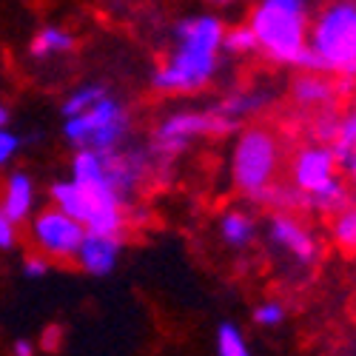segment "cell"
Wrapping results in <instances>:
<instances>
[{
	"label": "cell",
	"instance_id": "obj_9",
	"mask_svg": "<svg viewBox=\"0 0 356 356\" xmlns=\"http://www.w3.org/2000/svg\"><path fill=\"white\" fill-rule=\"evenodd\" d=\"M268 236L274 245H280L285 254H291L293 262H300V265H316L322 257V245L314 236V231L302 220H296L293 214H271Z\"/></svg>",
	"mask_w": 356,
	"mask_h": 356
},
{
	"label": "cell",
	"instance_id": "obj_19",
	"mask_svg": "<svg viewBox=\"0 0 356 356\" xmlns=\"http://www.w3.org/2000/svg\"><path fill=\"white\" fill-rule=\"evenodd\" d=\"M331 152H334V157H337L339 165H348L350 157L356 154V106L342 114L339 134H337V140L331 143Z\"/></svg>",
	"mask_w": 356,
	"mask_h": 356
},
{
	"label": "cell",
	"instance_id": "obj_14",
	"mask_svg": "<svg viewBox=\"0 0 356 356\" xmlns=\"http://www.w3.org/2000/svg\"><path fill=\"white\" fill-rule=\"evenodd\" d=\"M350 188L345 180H339V177H334V180L328 186H322L319 191H314L308 197V205H311V211H319V214H339L345 205H350Z\"/></svg>",
	"mask_w": 356,
	"mask_h": 356
},
{
	"label": "cell",
	"instance_id": "obj_4",
	"mask_svg": "<svg viewBox=\"0 0 356 356\" xmlns=\"http://www.w3.org/2000/svg\"><path fill=\"white\" fill-rule=\"evenodd\" d=\"M282 168V145L277 134L265 126H251L236 137L234 157H231V177L234 186L245 197L257 200L265 188H271Z\"/></svg>",
	"mask_w": 356,
	"mask_h": 356
},
{
	"label": "cell",
	"instance_id": "obj_32",
	"mask_svg": "<svg viewBox=\"0 0 356 356\" xmlns=\"http://www.w3.org/2000/svg\"><path fill=\"white\" fill-rule=\"evenodd\" d=\"M6 123H9V111L0 106V129H6Z\"/></svg>",
	"mask_w": 356,
	"mask_h": 356
},
{
	"label": "cell",
	"instance_id": "obj_27",
	"mask_svg": "<svg viewBox=\"0 0 356 356\" xmlns=\"http://www.w3.org/2000/svg\"><path fill=\"white\" fill-rule=\"evenodd\" d=\"M15 245V222L6 217L3 211V205H0V248H12Z\"/></svg>",
	"mask_w": 356,
	"mask_h": 356
},
{
	"label": "cell",
	"instance_id": "obj_1",
	"mask_svg": "<svg viewBox=\"0 0 356 356\" xmlns=\"http://www.w3.org/2000/svg\"><path fill=\"white\" fill-rule=\"evenodd\" d=\"M180 46L171 60L154 74V86L163 92H197L217 72V51L222 49L225 26L217 17H191L177 26Z\"/></svg>",
	"mask_w": 356,
	"mask_h": 356
},
{
	"label": "cell",
	"instance_id": "obj_31",
	"mask_svg": "<svg viewBox=\"0 0 356 356\" xmlns=\"http://www.w3.org/2000/svg\"><path fill=\"white\" fill-rule=\"evenodd\" d=\"M345 168H348V174H350V183H353V186H356V154H353V157H350V163H348V165H345Z\"/></svg>",
	"mask_w": 356,
	"mask_h": 356
},
{
	"label": "cell",
	"instance_id": "obj_29",
	"mask_svg": "<svg viewBox=\"0 0 356 356\" xmlns=\"http://www.w3.org/2000/svg\"><path fill=\"white\" fill-rule=\"evenodd\" d=\"M46 271H49V262L40 259V257H32V259L26 262V274H29V277H43Z\"/></svg>",
	"mask_w": 356,
	"mask_h": 356
},
{
	"label": "cell",
	"instance_id": "obj_12",
	"mask_svg": "<svg viewBox=\"0 0 356 356\" xmlns=\"http://www.w3.org/2000/svg\"><path fill=\"white\" fill-rule=\"evenodd\" d=\"M3 211L6 217L17 225L26 222L29 214H32V205H35V186L26 174H12L6 180V191H3Z\"/></svg>",
	"mask_w": 356,
	"mask_h": 356
},
{
	"label": "cell",
	"instance_id": "obj_20",
	"mask_svg": "<svg viewBox=\"0 0 356 356\" xmlns=\"http://www.w3.org/2000/svg\"><path fill=\"white\" fill-rule=\"evenodd\" d=\"M339 120H342V111L337 106L311 111V137L319 145H331L339 134Z\"/></svg>",
	"mask_w": 356,
	"mask_h": 356
},
{
	"label": "cell",
	"instance_id": "obj_24",
	"mask_svg": "<svg viewBox=\"0 0 356 356\" xmlns=\"http://www.w3.org/2000/svg\"><path fill=\"white\" fill-rule=\"evenodd\" d=\"M222 49L231 51V54H240V57H243V54H254V51H257V38H254V32H251V26L243 23V26L228 29L225 38H222Z\"/></svg>",
	"mask_w": 356,
	"mask_h": 356
},
{
	"label": "cell",
	"instance_id": "obj_16",
	"mask_svg": "<svg viewBox=\"0 0 356 356\" xmlns=\"http://www.w3.org/2000/svg\"><path fill=\"white\" fill-rule=\"evenodd\" d=\"M328 231H331V243H334L342 254L356 257V202L345 205L339 214L331 217Z\"/></svg>",
	"mask_w": 356,
	"mask_h": 356
},
{
	"label": "cell",
	"instance_id": "obj_11",
	"mask_svg": "<svg viewBox=\"0 0 356 356\" xmlns=\"http://www.w3.org/2000/svg\"><path fill=\"white\" fill-rule=\"evenodd\" d=\"M337 97H339L337 80L325 77V74H305L302 72L291 83V100L300 108H308V111L337 106Z\"/></svg>",
	"mask_w": 356,
	"mask_h": 356
},
{
	"label": "cell",
	"instance_id": "obj_33",
	"mask_svg": "<svg viewBox=\"0 0 356 356\" xmlns=\"http://www.w3.org/2000/svg\"><path fill=\"white\" fill-rule=\"evenodd\" d=\"M209 3H214V6H225V3H231V0H209Z\"/></svg>",
	"mask_w": 356,
	"mask_h": 356
},
{
	"label": "cell",
	"instance_id": "obj_28",
	"mask_svg": "<svg viewBox=\"0 0 356 356\" xmlns=\"http://www.w3.org/2000/svg\"><path fill=\"white\" fill-rule=\"evenodd\" d=\"M60 342H63V331L57 328V325L46 328V334H43V348L46 350H57V348H60Z\"/></svg>",
	"mask_w": 356,
	"mask_h": 356
},
{
	"label": "cell",
	"instance_id": "obj_8",
	"mask_svg": "<svg viewBox=\"0 0 356 356\" xmlns=\"http://www.w3.org/2000/svg\"><path fill=\"white\" fill-rule=\"evenodd\" d=\"M337 168L339 163L331 152V145L311 143L291 157V183L311 197L314 191H319L322 186H328L334 180Z\"/></svg>",
	"mask_w": 356,
	"mask_h": 356
},
{
	"label": "cell",
	"instance_id": "obj_17",
	"mask_svg": "<svg viewBox=\"0 0 356 356\" xmlns=\"http://www.w3.org/2000/svg\"><path fill=\"white\" fill-rule=\"evenodd\" d=\"M220 234H222V240L234 248H243L248 243H254V236H257V225L248 214L243 211H228L222 220H220Z\"/></svg>",
	"mask_w": 356,
	"mask_h": 356
},
{
	"label": "cell",
	"instance_id": "obj_22",
	"mask_svg": "<svg viewBox=\"0 0 356 356\" xmlns=\"http://www.w3.org/2000/svg\"><path fill=\"white\" fill-rule=\"evenodd\" d=\"M217 356H251L245 337L234 322H222L217 331Z\"/></svg>",
	"mask_w": 356,
	"mask_h": 356
},
{
	"label": "cell",
	"instance_id": "obj_10",
	"mask_svg": "<svg viewBox=\"0 0 356 356\" xmlns=\"http://www.w3.org/2000/svg\"><path fill=\"white\" fill-rule=\"evenodd\" d=\"M117 254H120V236H106V234H88L77 251V262L86 274L103 277L117 265Z\"/></svg>",
	"mask_w": 356,
	"mask_h": 356
},
{
	"label": "cell",
	"instance_id": "obj_13",
	"mask_svg": "<svg viewBox=\"0 0 356 356\" xmlns=\"http://www.w3.org/2000/svg\"><path fill=\"white\" fill-rule=\"evenodd\" d=\"M254 202L274 209V214H293V211H311L308 194H302L291 180L288 183H274L271 188H265Z\"/></svg>",
	"mask_w": 356,
	"mask_h": 356
},
{
	"label": "cell",
	"instance_id": "obj_2",
	"mask_svg": "<svg viewBox=\"0 0 356 356\" xmlns=\"http://www.w3.org/2000/svg\"><path fill=\"white\" fill-rule=\"evenodd\" d=\"M248 26L257 38V51L271 63L296 69L308 49V0H259Z\"/></svg>",
	"mask_w": 356,
	"mask_h": 356
},
{
	"label": "cell",
	"instance_id": "obj_5",
	"mask_svg": "<svg viewBox=\"0 0 356 356\" xmlns=\"http://www.w3.org/2000/svg\"><path fill=\"white\" fill-rule=\"evenodd\" d=\"M129 117L111 97L100 100L95 108H88L66 123V137L88 152H114L120 140L126 137Z\"/></svg>",
	"mask_w": 356,
	"mask_h": 356
},
{
	"label": "cell",
	"instance_id": "obj_26",
	"mask_svg": "<svg viewBox=\"0 0 356 356\" xmlns=\"http://www.w3.org/2000/svg\"><path fill=\"white\" fill-rule=\"evenodd\" d=\"M17 148H20V140H17L12 131L0 129V165H6V163L15 157Z\"/></svg>",
	"mask_w": 356,
	"mask_h": 356
},
{
	"label": "cell",
	"instance_id": "obj_18",
	"mask_svg": "<svg viewBox=\"0 0 356 356\" xmlns=\"http://www.w3.org/2000/svg\"><path fill=\"white\" fill-rule=\"evenodd\" d=\"M72 49H74V38L69 32H63V29H54V26L38 32V38L32 40V46H29V51L35 57H51V54H63Z\"/></svg>",
	"mask_w": 356,
	"mask_h": 356
},
{
	"label": "cell",
	"instance_id": "obj_23",
	"mask_svg": "<svg viewBox=\"0 0 356 356\" xmlns=\"http://www.w3.org/2000/svg\"><path fill=\"white\" fill-rule=\"evenodd\" d=\"M108 95H106V88L103 86H88V88H80V92H74L69 100H66V106H63V114L69 117H77V114H83V111H88V108H95L100 100H106Z\"/></svg>",
	"mask_w": 356,
	"mask_h": 356
},
{
	"label": "cell",
	"instance_id": "obj_15",
	"mask_svg": "<svg viewBox=\"0 0 356 356\" xmlns=\"http://www.w3.org/2000/svg\"><path fill=\"white\" fill-rule=\"evenodd\" d=\"M51 200H54V209L69 214L72 220H77L86 228V217H88V202L83 188L72 180V183H54L51 186Z\"/></svg>",
	"mask_w": 356,
	"mask_h": 356
},
{
	"label": "cell",
	"instance_id": "obj_3",
	"mask_svg": "<svg viewBox=\"0 0 356 356\" xmlns=\"http://www.w3.org/2000/svg\"><path fill=\"white\" fill-rule=\"evenodd\" d=\"M308 46L325 74L356 83V0H334L308 32Z\"/></svg>",
	"mask_w": 356,
	"mask_h": 356
},
{
	"label": "cell",
	"instance_id": "obj_6",
	"mask_svg": "<svg viewBox=\"0 0 356 356\" xmlns=\"http://www.w3.org/2000/svg\"><path fill=\"white\" fill-rule=\"evenodd\" d=\"M236 123L231 117H225L217 106L211 111H180V114H171L168 120L157 129L154 134V152L163 154V157H174L180 154L183 148H188V143L194 137H202V134H211V137H220V134H228Z\"/></svg>",
	"mask_w": 356,
	"mask_h": 356
},
{
	"label": "cell",
	"instance_id": "obj_30",
	"mask_svg": "<svg viewBox=\"0 0 356 356\" xmlns=\"http://www.w3.org/2000/svg\"><path fill=\"white\" fill-rule=\"evenodd\" d=\"M15 356H35V345L26 342V339H17L15 342Z\"/></svg>",
	"mask_w": 356,
	"mask_h": 356
},
{
	"label": "cell",
	"instance_id": "obj_25",
	"mask_svg": "<svg viewBox=\"0 0 356 356\" xmlns=\"http://www.w3.org/2000/svg\"><path fill=\"white\" fill-rule=\"evenodd\" d=\"M254 322L262 325V328H274V325L285 322V305L277 300H265L254 308Z\"/></svg>",
	"mask_w": 356,
	"mask_h": 356
},
{
	"label": "cell",
	"instance_id": "obj_7",
	"mask_svg": "<svg viewBox=\"0 0 356 356\" xmlns=\"http://www.w3.org/2000/svg\"><path fill=\"white\" fill-rule=\"evenodd\" d=\"M32 234H35V243L40 245V251L54 257V259L77 257V251H80V245L86 240V228L77 220H72L69 214L57 211V209L43 211L35 220Z\"/></svg>",
	"mask_w": 356,
	"mask_h": 356
},
{
	"label": "cell",
	"instance_id": "obj_21",
	"mask_svg": "<svg viewBox=\"0 0 356 356\" xmlns=\"http://www.w3.org/2000/svg\"><path fill=\"white\" fill-rule=\"evenodd\" d=\"M265 103H268V95H262V92H240V95H231V97H225L217 108L225 114V117H231V120L236 123L240 117H245V114H251V111H257V108H262Z\"/></svg>",
	"mask_w": 356,
	"mask_h": 356
}]
</instances>
